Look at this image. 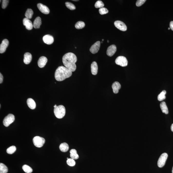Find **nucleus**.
Segmentation results:
<instances>
[{
	"instance_id": "obj_1",
	"label": "nucleus",
	"mask_w": 173,
	"mask_h": 173,
	"mask_svg": "<svg viewBox=\"0 0 173 173\" xmlns=\"http://www.w3.org/2000/svg\"><path fill=\"white\" fill-rule=\"evenodd\" d=\"M76 55L73 53H67L63 56L62 61L64 66L72 72H74L76 69L75 63L77 61Z\"/></svg>"
},
{
	"instance_id": "obj_2",
	"label": "nucleus",
	"mask_w": 173,
	"mask_h": 173,
	"mask_svg": "<svg viewBox=\"0 0 173 173\" xmlns=\"http://www.w3.org/2000/svg\"><path fill=\"white\" fill-rule=\"evenodd\" d=\"M72 72L65 67L59 66L55 72V79L59 82L64 81L72 76Z\"/></svg>"
},
{
	"instance_id": "obj_3",
	"label": "nucleus",
	"mask_w": 173,
	"mask_h": 173,
	"mask_svg": "<svg viewBox=\"0 0 173 173\" xmlns=\"http://www.w3.org/2000/svg\"><path fill=\"white\" fill-rule=\"evenodd\" d=\"M54 114L57 118H62L65 115V108L64 106L59 105L54 108Z\"/></svg>"
},
{
	"instance_id": "obj_4",
	"label": "nucleus",
	"mask_w": 173,
	"mask_h": 173,
	"mask_svg": "<svg viewBox=\"0 0 173 173\" xmlns=\"http://www.w3.org/2000/svg\"><path fill=\"white\" fill-rule=\"evenodd\" d=\"M33 142L35 146L37 148H40L43 146L44 144L45 140L44 138L37 136L33 138Z\"/></svg>"
},
{
	"instance_id": "obj_5",
	"label": "nucleus",
	"mask_w": 173,
	"mask_h": 173,
	"mask_svg": "<svg viewBox=\"0 0 173 173\" xmlns=\"http://www.w3.org/2000/svg\"><path fill=\"white\" fill-rule=\"evenodd\" d=\"M15 117L13 114H9L5 117L3 120V123L5 127H7L15 121Z\"/></svg>"
},
{
	"instance_id": "obj_6",
	"label": "nucleus",
	"mask_w": 173,
	"mask_h": 173,
	"mask_svg": "<svg viewBox=\"0 0 173 173\" xmlns=\"http://www.w3.org/2000/svg\"><path fill=\"white\" fill-rule=\"evenodd\" d=\"M115 63L117 65L122 67L127 66L128 64L127 59L124 56H122L118 57L116 59Z\"/></svg>"
},
{
	"instance_id": "obj_7",
	"label": "nucleus",
	"mask_w": 173,
	"mask_h": 173,
	"mask_svg": "<svg viewBox=\"0 0 173 173\" xmlns=\"http://www.w3.org/2000/svg\"><path fill=\"white\" fill-rule=\"evenodd\" d=\"M168 155L166 153H164L161 155L159 158L157 165L159 167L162 168L165 166Z\"/></svg>"
},
{
	"instance_id": "obj_8",
	"label": "nucleus",
	"mask_w": 173,
	"mask_h": 173,
	"mask_svg": "<svg viewBox=\"0 0 173 173\" xmlns=\"http://www.w3.org/2000/svg\"><path fill=\"white\" fill-rule=\"evenodd\" d=\"M114 25L117 29L122 31H126L127 30V27L123 22L120 21H117L114 22Z\"/></svg>"
},
{
	"instance_id": "obj_9",
	"label": "nucleus",
	"mask_w": 173,
	"mask_h": 173,
	"mask_svg": "<svg viewBox=\"0 0 173 173\" xmlns=\"http://www.w3.org/2000/svg\"><path fill=\"white\" fill-rule=\"evenodd\" d=\"M100 46V41H98L95 42L90 47V52L93 54L97 53L99 51Z\"/></svg>"
},
{
	"instance_id": "obj_10",
	"label": "nucleus",
	"mask_w": 173,
	"mask_h": 173,
	"mask_svg": "<svg viewBox=\"0 0 173 173\" xmlns=\"http://www.w3.org/2000/svg\"><path fill=\"white\" fill-rule=\"evenodd\" d=\"M39 9L41 12L44 14H48L50 12V10L47 6L41 3H38L37 5Z\"/></svg>"
},
{
	"instance_id": "obj_11",
	"label": "nucleus",
	"mask_w": 173,
	"mask_h": 173,
	"mask_svg": "<svg viewBox=\"0 0 173 173\" xmlns=\"http://www.w3.org/2000/svg\"><path fill=\"white\" fill-rule=\"evenodd\" d=\"M117 47L115 45H112L108 47L107 51V55L109 56H113L117 51Z\"/></svg>"
},
{
	"instance_id": "obj_12",
	"label": "nucleus",
	"mask_w": 173,
	"mask_h": 173,
	"mask_svg": "<svg viewBox=\"0 0 173 173\" xmlns=\"http://www.w3.org/2000/svg\"><path fill=\"white\" fill-rule=\"evenodd\" d=\"M9 41L7 39H5L2 41L0 45V53H3L6 51V49L9 45Z\"/></svg>"
},
{
	"instance_id": "obj_13",
	"label": "nucleus",
	"mask_w": 173,
	"mask_h": 173,
	"mask_svg": "<svg viewBox=\"0 0 173 173\" xmlns=\"http://www.w3.org/2000/svg\"><path fill=\"white\" fill-rule=\"evenodd\" d=\"M23 23L24 25L25 26L26 28L28 30H30L33 29V24L30 19L26 18H24L23 20Z\"/></svg>"
},
{
	"instance_id": "obj_14",
	"label": "nucleus",
	"mask_w": 173,
	"mask_h": 173,
	"mask_svg": "<svg viewBox=\"0 0 173 173\" xmlns=\"http://www.w3.org/2000/svg\"><path fill=\"white\" fill-rule=\"evenodd\" d=\"M43 40L44 42L47 45H51L53 43V37L50 35H46L43 37Z\"/></svg>"
},
{
	"instance_id": "obj_15",
	"label": "nucleus",
	"mask_w": 173,
	"mask_h": 173,
	"mask_svg": "<svg viewBox=\"0 0 173 173\" xmlns=\"http://www.w3.org/2000/svg\"><path fill=\"white\" fill-rule=\"evenodd\" d=\"M47 62V59L46 57L44 56H41L39 58L38 61V66L41 68H44L46 65Z\"/></svg>"
},
{
	"instance_id": "obj_16",
	"label": "nucleus",
	"mask_w": 173,
	"mask_h": 173,
	"mask_svg": "<svg viewBox=\"0 0 173 173\" xmlns=\"http://www.w3.org/2000/svg\"><path fill=\"white\" fill-rule=\"evenodd\" d=\"M32 55L30 53L27 52L24 54V62L25 64H29L32 61Z\"/></svg>"
},
{
	"instance_id": "obj_17",
	"label": "nucleus",
	"mask_w": 173,
	"mask_h": 173,
	"mask_svg": "<svg viewBox=\"0 0 173 173\" xmlns=\"http://www.w3.org/2000/svg\"><path fill=\"white\" fill-rule=\"evenodd\" d=\"M91 73L93 75H96L98 72V65L97 64L95 61L93 62L91 65Z\"/></svg>"
},
{
	"instance_id": "obj_18",
	"label": "nucleus",
	"mask_w": 173,
	"mask_h": 173,
	"mask_svg": "<svg viewBox=\"0 0 173 173\" xmlns=\"http://www.w3.org/2000/svg\"><path fill=\"white\" fill-rule=\"evenodd\" d=\"M112 88L113 92L114 94H117L119 92V90L121 89V85L119 82H116L112 84Z\"/></svg>"
},
{
	"instance_id": "obj_19",
	"label": "nucleus",
	"mask_w": 173,
	"mask_h": 173,
	"mask_svg": "<svg viewBox=\"0 0 173 173\" xmlns=\"http://www.w3.org/2000/svg\"><path fill=\"white\" fill-rule=\"evenodd\" d=\"M42 20L40 17H37L36 18L33 22V27L35 29H38L40 27L42 24Z\"/></svg>"
},
{
	"instance_id": "obj_20",
	"label": "nucleus",
	"mask_w": 173,
	"mask_h": 173,
	"mask_svg": "<svg viewBox=\"0 0 173 173\" xmlns=\"http://www.w3.org/2000/svg\"><path fill=\"white\" fill-rule=\"evenodd\" d=\"M27 103L28 107L30 109H34L36 108V103L33 99L31 98H29L27 100Z\"/></svg>"
},
{
	"instance_id": "obj_21",
	"label": "nucleus",
	"mask_w": 173,
	"mask_h": 173,
	"mask_svg": "<svg viewBox=\"0 0 173 173\" xmlns=\"http://www.w3.org/2000/svg\"><path fill=\"white\" fill-rule=\"evenodd\" d=\"M59 149L62 152H66L69 149V145L66 143H62L59 146Z\"/></svg>"
},
{
	"instance_id": "obj_22",
	"label": "nucleus",
	"mask_w": 173,
	"mask_h": 173,
	"mask_svg": "<svg viewBox=\"0 0 173 173\" xmlns=\"http://www.w3.org/2000/svg\"><path fill=\"white\" fill-rule=\"evenodd\" d=\"M160 107L162 113H164L166 114H168L169 112L168 109L167 105H166L165 102H162L160 104Z\"/></svg>"
},
{
	"instance_id": "obj_23",
	"label": "nucleus",
	"mask_w": 173,
	"mask_h": 173,
	"mask_svg": "<svg viewBox=\"0 0 173 173\" xmlns=\"http://www.w3.org/2000/svg\"><path fill=\"white\" fill-rule=\"evenodd\" d=\"M70 156L71 158L74 160H76L79 158V156L77 154V151L75 149H72L70 151Z\"/></svg>"
},
{
	"instance_id": "obj_24",
	"label": "nucleus",
	"mask_w": 173,
	"mask_h": 173,
	"mask_svg": "<svg viewBox=\"0 0 173 173\" xmlns=\"http://www.w3.org/2000/svg\"><path fill=\"white\" fill-rule=\"evenodd\" d=\"M33 12L32 9L28 8L26 10L25 14L26 18L28 19H31L33 17Z\"/></svg>"
},
{
	"instance_id": "obj_25",
	"label": "nucleus",
	"mask_w": 173,
	"mask_h": 173,
	"mask_svg": "<svg viewBox=\"0 0 173 173\" xmlns=\"http://www.w3.org/2000/svg\"><path fill=\"white\" fill-rule=\"evenodd\" d=\"M166 90H164L158 95V100L159 101H161L164 100L166 98Z\"/></svg>"
},
{
	"instance_id": "obj_26",
	"label": "nucleus",
	"mask_w": 173,
	"mask_h": 173,
	"mask_svg": "<svg viewBox=\"0 0 173 173\" xmlns=\"http://www.w3.org/2000/svg\"><path fill=\"white\" fill-rule=\"evenodd\" d=\"M85 23L82 21H78L75 24V27L77 29H81L84 27Z\"/></svg>"
},
{
	"instance_id": "obj_27",
	"label": "nucleus",
	"mask_w": 173,
	"mask_h": 173,
	"mask_svg": "<svg viewBox=\"0 0 173 173\" xmlns=\"http://www.w3.org/2000/svg\"><path fill=\"white\" fill-rule=\"evenodd\" d=\"M8 171L7 167L6 165L2 163L0 164V173H7Z\"/></svg>"
},
{
	"instance_id": "obj_28",
	"label": "nucleus",
	"mask_w": 173,
	"mask_h": 173,
	"mask_svg": "<svg viewBox=\"0 0 173 173\" xmlns=\"http://www.w3.org/2000/svg\"><path fill=\"white\" fill-rule=\"evenodd\" d=\"M23 169L26 173H31L33 170L29 166L27 165H24L22 167Z\"/></svg>"
},
{
	"instance_id": "obj_29",
	"label": "nucleus",
	"mask_w": 173,
	"mask_h": 173,
	"mask_svg": "<svg viewBox=\"0 0 173 173\" xmlns=\"http://www.w3.org/2000/svg\"><path fill=\"white\" fill-rule=\"evenodd\" d=\"M16 150V147L15 146H13L7 148L6 152L9 154H12L15 153Z\"/></svg>"
},
{
	"instance_id": "obj_30",
	"label": "nucleus",
	"mask_w": 173,
	"mask_h": 173,
	"mask_svg": "<svg viewBox=\"0 0 173 173\" xmlns=\"http://www.w3.org/2000/svg\"><path fill=\"white\" fill-rule=\"evenodd\" d=\"M65 5L68 8L71 10L75 9L76 7L75 6L71 3L67 2H65Z\"/></svg>"
},
{
	"instance_id": "obj_31",
	"label": "nucleus",
	"mask_w": 173,
	"mask_h": 173,
	"mask_svg": "<svg viewBox=\"0 0 173 173\" xmlns=\"http://www.w3.org/2000/svg\"><path fill=\"white\" fill-rule=\"evenodd\" d=\"M104 6V4L102 1H97L95 3V6L96 8H101Z\"/></svg>"
},
{
	"instance_id": "obj_32",
	"label": "nucleus",
	"mask_w": 173,
	"mask_h": 173,
	"mask_svg": "<svg viewBox=\"0 0 173 173\" xmlns=\"http://www.w3.org/2000/svg\"><path fill=\"white\" fill-rule=\"evenodd\" d=\"M67 163L68 166H74L76 164L75 161L72 158H69L67 160Z\"/></svg>"
},
{
	"instance_id": "obj_33",
	"label": "nucleus",
	"mask_w": 173,
	"mask_h": 173,
	"mask_svg": "<svg viewBox=\"0 0 173 173\" xmlns=\"http://www.w3.org/2000/svg\"><path fill=\"white\" fill-rule=\"evenodd\" d=\"M99 12L100 15H103L108 13V10L105 7H102L99 9Z\"/></svg>"
},
{
	"instance_id": "obj_34",
	"label": "nucleus",
	"mask_w": 173,
	"mask_h": 173,
	"mask_svg": "<svg viewBox=\"0 0 173 173\" xmlns=\"http://www.w3.org/2000/svg\"><path fill=\"white\" fill-rule=\"evenodd\" d=\"M9 1L8 0H3L2 1V7L3 9H5L7 7L9 3Z\"/></svg>"
},
{
	"instance_id": "obj_35",
	"label": "nucleus",
	"mask_w": 173,
	"mask_h": 173,
	"mask_svg": "<svg viewBox=\"0 0 173 173\" xmlns=\"http://www.w3.org/2000/svg\"><path fill=\"white\" fill-rule=\"evenodd\" d=\"M146 0H138L137 1L136 5L137 6H140L143 5L145 2Z\"/></svg>"
},
{
	"instance_id": "obj_36",
	"label": "nucleus",
	"mask_w": 173,
	"mask_h": 173,
	"mask_svg": "<svg viewBox=\"0 0 173 173\" xmlns=\"http://www.w3.org/2000/svg\"><path fill=\"white\" fill-rule=\"evenodd\" d=\"M3 76L1 73H0V83L1 84L3 82Z\"/></svg>"
},
{
	"instance_id": "obj_37",
	"label": "nucleus",
	"mask_w": 173,
	"mask_h": 173,
	"mask_svg": "<svg viewBox=\"0 0 173 173\" xmlns=\"http://www.w3.org/2000/svg\"><path fill=\"white\" fill-rule=\"evenodd\" d=\"M170 29L173 31V21L170 22Z\"/></svg>"
},
{
	"instance_id": "obj_38",
	"label": "nucleus",
	"mask_w": 173,
	"mask_h": 173,
	"mask_svg": "<svg viewBox=\"0 0 173 173\" xmlns=\"http://www.w3.org/2000/svg\"><path fill=\"white\" fill-rule=\"evenodd\" d=\"M171 130L173 132V123L171 126Z\"/></svg>"
},
{
	"instance_id": "obj_39",
	"label": "nucleus",
	"mask_w": 173,
	"mask_h": 173,
	"mask_svg": "<svg viewBox=\"0 0 173 173\" xmlns=\"http://www.w3.org/2000/svg\"><path fill=\"white\" fill-rule=\"evenodd\" d=\"M56 107H57V105H56V104H55V105L54 106V108H56Z\"/></svg>"
},
{
	"instance_id": "obj_40",
	"label": "nucleus",
	"mask_w": 173,
	"mask_h": 173,
	"mask_svg": "<svg viewBox=\"0 0 173 173\" xmlns=\"http://www.w3.org/2000/svg\"><path fill=\"white\" fill-rule=\"evenodd\" d=\"M73 1H78V0H77V1H76H76H74V0H73Z\"/></svg>"
},
{
	"instance_id": "obj_41",
	"label": "nucleus",
	"mask_w": 173,
	"mask_h": 173,
	"mask_svg": "<svg viewBox=\"0 0 173 173\" xmlns=\"http://www.w3.org/2000/svg\"><path fill=\"white\" fill-rule=\"evenodd\" d=\"M172 173H173V167H172Z\"/></svg>"
},
{
	"instance_id": "obj_42",
	"label": "nucleus",
	"mask_w": 173,
	"mask_h": 173,
	"mask_svg": "<svg viewBox=\"0 0 173 173\" xmlns=\"http://www.w3.org/2000/svg\"><path fill=\"white\" fill-rule=\"evenodd\" d=\"M170 29H170V28H168V29L169 30H170Z\"/></svg>"
},
{
	"instance_id": "obj_43",
	"label": "nucleus",
	"mask_w": 173,
	"mask_h": 173,
	"mask_svg": "<svg viewBox=\"0 0 173 173\" xmlns=\"http://www.w3.org/2000/svg\"><path fill=\"white\" fill-rule=\"evenodd\" d=\"M102 41H104V40L103 39H102Z\"/></svg>"
},
{
	"instance_id": "obj_44",
	"label": "nucleus",
	"mask_w": 173,
	"mask_h": 173,
	"mask_svg": "<svg viewBox=\"0 0 173 173\" xmlns=\"http://www.w3.org/2000/svg\"><path fill=\"white\" fill-rule=\"evenodd\" d=\"M108 42H109V41L108 40Z\"/></svg>"
},
{
	"instance_id": "obj_45",
	"label": "nucleus",
	"mask_w": 173,
	"mask_h": 173,
	"mask_svg": "<svg viewBox=\"0 0 173 173\" xmlns=\"http://www.w3.org/2000/svg\"><path fill=\"white\" fill-rule=\"evenodd\" d=\"M101 43H103V42H101Z\"/></svg>"
},
{
	"instance_id": "obj_46",
	"label": "nucleus",
	"mask_w": 173,
	"mask_h": 173,
	"mask_svg": "<svg viewBox=\"0 0 173 173\" xmlns=\"http://www.w3.org/2000/svg\"><path fill=\"white\" fill-rule=\"evenodd\" d=\"M75 49H76V47H75Z\"/></svg>"
}]
</instances>
